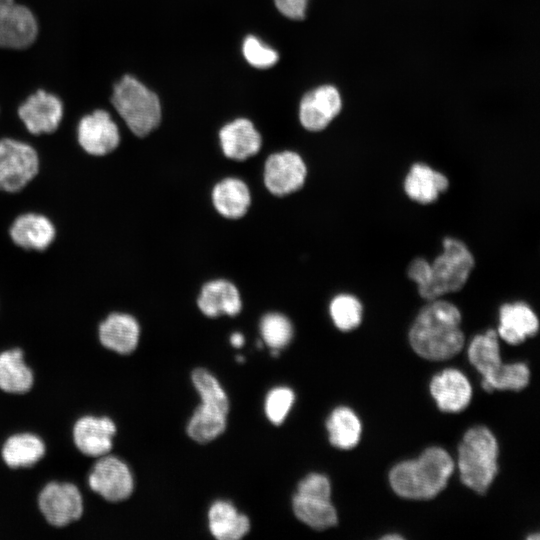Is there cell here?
I'll use <instances>...</instances> for the list:
<instances>
[{"instance_id":"5b68a950","label":"cell","mask_w":540,"mask_h":540,"mask_svg":"<svg viewBox=\"0 0 540 540\" xmlns=\"http://www.w3.org/2000/svg\"><path fill=\"white\" fill-rule=\"evenodd\" d=\"M474 267V258L467 246L455 238L443 241L442 253L429 263L428 277L418 287L419 294L428 300L460 290Z\"/></svg>"},{"instance_id":"f35d334b","label":"cell","mask_w":540,"mask_h":540,"mask_svg":"<svg viewBox=\"0 0 540 540\" xmlns=\"http://www.w3.org/2000/svg\"><path fill=\"white\" fill-rule=\"evenodd\" d=\"M382 539H402V536L400 535H397V534H392V535H385L382 537Z\"/></svg>"},{"instance_id":"4fadbf2b","label":"cell","mask_w":540,"mask_h":540,"mask_svg":"<svg viewBox=\"0 0 540 540\" xmlns=\"http://www.w3.org/2000/svg\"><path fill=\"white\" fill-rule=\"evenodd\" d=\"M18 115L30 133L49 134L59 127L63 105L57 96L39 90L19 107Z\"/></svg>"},{"instance_id":"603a6c76","label":"cell","mask_w":540,"mask_h":540,"mask_svg":"<svg viewBox=\"0 0 540 540\" xmlns=\"http://www.w3.org/2000/svg\"><path fill=\"white\" fill-rule=\"evenodd\" d=\"M198 307L210 318L221 315L235 316L242 307L237 288L227 280H213L206 283L198 297Z\"/></svg>"},{"instance_id":"6da1fadb","label":"cell","mask_w":540,"mask_h":540,"mask_svg":"<svg viewBox=\"0 0 540 540\" xmlns=\"http://www.w3.org/2000/svg\"><path fill=\"white\" fill-rule=\"evenodd\" d=\"M460 323L461 314L455 305L433 299L417 315L409 332L410 344L427 360H447L463 348L465 339Z\"/></svg>"},{"instance_id":"2e32d148","label":"cell","mask_w":540,"mask_h":540,"mask_svg":"<svg viewBox=\"0 0 540 540\" xmlns=\"http://www.w3.org/2000/svg\"><path fill=\"white\" fill-rule=\"evenodd\" d=\"M430 392L443 412L455 413L464 410L472 396L471 385L466 376L456 369H445L430 382Z\"/></svg>"},{"instance_id":"8992f818","label":"cell","mask_w":540,"mask_h":540,"mask_svg":"<svg viewBox=\"0 0 540 540\" xmlns=\"http://www.w3.org/2000/svg\"><path fill=\"white\" fill-rule=\"evenodd\" d=\"M111 102L128 128L138 137L148 135L161 120L157 95L130 75L114 86Z\"/></svg>"},{"instance_id":"d590c367","label":"cell","mask_w":540,"mask_h":540,"mask_svg":"<svg viewBox=\"0 0 540 540\" xmlns=\"http://www.w3.org/2000/svg\"><path fill=\"white\" fill-rule=\"evenodd\" d=\"M307 0H275L277 9L286 17L301 20L305 16Z\"/></svg>"},{"instance_id":"d4e9b609","label":"cell","mask_w":540,"mask_h":540,"mask_svg":"<svg viewBox=\"0 0 540 540\" xmlns=\"http://www.w3.org/2000/svg\"><path fill=\"white\" fill-rule=\"evenodd\" d=\"M211 534L218 540H238L250 530L248 517L239 513L229 501H215L208 511Z\"/></svg>"},{"instance_id":"44dd1931","label":"cell","mask_w":540,"mask_h":540,"mask_svg":"<svg viewBox=\"0 0 540 540\" xmlns=\"http://www.w3.org/2000/svg\"><path fill=\"white\" fill-rule=\"evenodd\" d=\"M219 137L224 155L234 160H245L261 148L260 134L253 123L245 118L226 124L220 130Z\"/></svg>"},{"instance_id":"ffe728a7","label":"cell","mask_w":540,"mask_h":540,"mask_svg":"<svg viewBox=\"0 0 540 540\" xmlns=\"http://www.w3.org/2000/svg\"><path fill=\"white\" fill-rule=\"evenodd\" d=\"M499 336L511 345L522 343L534 336L539 329V321L533 310L523 302L507 303L500 307Z\"/></svg>"},{"instance_id":"1f68e13d","label":"cell","mask_w":540,"mask_h":540,"mask_svg":"<svg viewBox=\"0 0 540 540\" xmlns=\"http://www.w3.org/2000/svg\"><path fill=\"white\" fill-rule=\"evenodd\" d=\"M260 332L263 341L271 349L286 347L293 338V326L290 320L280 313H268L260 322Z\"/></svg>"},{"instance_id":"e575fe53","label":"cell","mask_w":540,"mask_h":540,"mask_svg":"<svg viewBox=\"0 0 540 540\" xmlns=\"http://www.w3.org/2000/svg\"><path fill=\"white\" fill-rule=\"evenodd\" d=\"M296 494L331 499V484L325 475L312 473L299 482Z\"/></svg>"},{"instance_id":"7402d4cb","label":"cell","mask_w":540,"mask_h":540,"mask_svg":"<svg viewBox=\"0 0 540 540\" xmlns=\"http://www.w3.org/2000/svg\"><path fill=\"white\" fill-rule=\"evenodd\" d=\"M45 454L44 440L31 432H19L8 436L0 449L4 464L11 469L32 467L42 460Z\"/></svg>"},{"instance_id":"f1b7e54d","label":"cell","mask_w":540,"mask_h":540,"mask_svg":"<svg viewBox=\"0 0 540 540\" xmlns=\"http://www.w3.org/2000/svg\"><path fill=\"white\" fill-rule=\"evenodd\" d=\"M227 426V414L201 403L187 425L188 436L198 443H208L220 436Z\"/></svg>"},{"instance_id":"30bf717a","label":"cell","mask_w":540,"mask_h":540,"mask_svg":"<svg viewBox=\"0 0 540 540\" xmlns=\"http://www.w3.org/2000/svg\"><path fill=\"white\" fill-rule=\"evenodd\" d=\"M117 433L116 423L108 416L84 415L78 418L71 429L76 449L84 456L99 458L113 449Z\"/></svg>"},{"instance_id":"74e56055","label":"cell","mask_w":540,"mask_h":540,"mask_svg":"<svg viewBox=\"0 0 540 540\" xmlns=\"http://www.w3.org/2000/svg\"><path fill=\"white\" fill-rule=\"evenodd\" d=\"M14 3V0H0V13Z\"/></svg>"},{"instance_id":"cb8c5ba5","label":"cell","mask_w":540,"mask_h":540,"mask_svg":"<svg viewBox=\"0 0 540 540\" xmlns=\"http://www.w3.org/2000/svg\"><path fill=\"white\" fill-rule=\"evenodd\" d=\"M448 186L449 181L444 174L423 163L414 164L404 182L408 197L421 204L434 202Z\"/></svg>"},{"instance_id":"484cf974","label":"cell","mask_w":540,"mask_h":540,"mask_svg":"<svg viewBox=\"0 0 540 540\" xmlns=\"http://www.w3.org/2000/svg\"><path fill=\"white\" fill-rule=\"evenodd\" d=\"M212 200L216 210L231 219L244 216L251 202L247 185L236 178H226L216 184Z\"/></svg>"},{"instance_id":"8fae6325","label":"cell","mask_w":540,"mask_h":540,"mask_svg":"<svg viewBox=\"0 0 540 540\" xmlns=\"http://www.w3.org/2000/svg\"><path fill=\"white\" fill-rule=\"evenodd\" d=\"M307 169L300 155L283 151L270 155L264 166V183L274 195L283 196L300 189Z\"/></svg>"},{"instance_id":"d6a6232c","label":"cell","mask_w":540,"mask_h":540,"mask_svg":"<svg viewBox=\"0 0 540 540\" xmlns=\"http://www.w3.org/2000/svg\"><path fill=\"white\" fill-rule=\"evenodd\" d=\"M295 400V395L289 387L271 389L265 399V414L274 425H280L286 419Z\"/></svg>"},{"instance_id":"5bb4252c","label":"cell","mask_w":540,"mask_h":540,"mask_svg":"<svg viewBox=\"0 0 540 540\" xmlns=\"http://www.w3.org/2000/svg\"><path fill=\"white\" fill-rule=\"evenodd\" d=\"M342 101L332 85H323L308 92L301 100L299 119L309 131H320L339 114Z\"/></svg>"},{"instance_id":"f546056e","label":"cell","mask_w":540,"mask_h":540,"mask_svg":"<svg viewBox=\"0 0 540 540\" xmlns=\"http://www.w3.org/2000/svg\"><path fill=\"white\" fill-rule=\"evenodd\" d=\"M191 378L201 397V403L228 414V397L218 380L208 370L197 368L192 372Z\"/></svg>"},{"instance_id":"d6986e66","label":"cell","mask_w":540,"mask_h":540,"mask_svg":"<svg viewBox=\"0 0 540 540\" xmlns=\"http://www.w3.org/2000/svg\"><path fill=\"white\" fill-rule=\"evenodd\" d=\"M35 383L32 368L26 363L21 348L0 352V391L8 395H25Z\"/></svg>"},{"instance_id":"ac0fdd59","label":"cell","mask_w":540,"mask_h":540,"mask_svg":"<svg viewBox=\"0 0 540 540\" xmlns=\"http://www.w3.org/2000/svg\"><path fill=\"white\" fill-rule=\"evenodd\" d=\"M9 234L15 245L25 250L44 251L55 238V227L44 215L26 213L12 223Z\"/></svg>"},{"instance_id":"83f0119b","label":"cell","mask_w":540,"mask_h":540,"mask_svg":"<svg viewBox=\"0 0 540 540\" xmlns=\"http://www.w3.org/2000/svg\"><path fill=\"white\" fill-rule=\"evenodd\" d=\"M331 445L348 450L355 447L361 436V423L357 415L348 407L335 408L326 421Z\"/></svg>"},{"instance_id":"e0dca14e","label":"cell","mask_w":540,"mask_h":540,"mask_svg":"<svg viewBox=\"0 0 540 540\" xmlns=\"http://www.w3.org/2000/svg\"><path fill=\"white\" fill-rule=\"evenodd\" d=\"M98 338L104 348L120 355H128L138 346L140 326L133 316L114 312L99 324Z\"/></svg>"},{"instance_id":"7a4b0ae2","label":"cell","mask_w":540,"mask_h":540,"mask_svg":"<svg viewBox=\"0 0 540 540\" xmlns=\"http://www.w3.org/2000/svg\"><path fill=\"white\" fill-rule=\"evenodd\" d=\"M454 462L447 451L432 446L414 460L395 465L389 473L393 491L411 500H428L438 495L447 485Z\"/></svg>"},{"instance_id":"8d00e7d4","label":"cell","mask_w":540,"mask_h":540,"mask_svg":"<svg viewBox=\"0 0 540 540\" xmlns=\"http://www.w3.org/2000/svg\"><path fill=\"white\" fill-rule=\"evenodd\" d=\"M244 340V336L239 332H235L230 336V342L236 348L241 347L244 344Z\"/></svg>"},{"instance_id":"52a82bcc","label":"cell","mask_w":540,"mask_h":540,"mask_svg":"<svg viewBox=\"0 0 540 540\" xmlns=\"http://www.w3.org/2000/svg\"><path fill=\"white\" fill-rule=\"evenodd\" d=\"M38 510L52 527L63 528L81 519L84 500L77 485L71 482L51 481L37 496Z\"/></svg>"},{"instance_id":"7c38bea8","label":"cell","mask_w":540,"mask_h":540,"mask_svg":"<svg viewBox=\"0 0 540 540\" xmlns=\"http://www.w3.org/2000/svg\"><path fill=\"white\" fill-rule=\"evenodd\" d=\"M78 142L88 154L104 156L118 147L120 134L108 112L95 110L80 120Z\"/></svg>"},{"instance_id":"4316f807","label":"cell","mask_w":540,"mask_h":540,"mask_svg":"<svg viewBox=\"0 0 540 540\" xmlns=\"http://www.w3.org/2000/svg\"><path fill=\"white\" fill-rule=\"evenodd\" d=\"M292 506L295 516L315 530L328 529L338 522L337 512L331 499L295 494Z\"/></svg>"},{"instance_id":"9c48e42d","label":"cell","mask_w":540,"mask_h":540,"mask_svg":"<svg viewBox=\"0 0 540 540\" xmlns=\"http://www.w3.org/2000/svg\"><path fill=\"white\" fill-rule=\"evenodd\" d=\"M87 484L92 492L111 503L127 500L134 490V478L128 465L108 454L93 464Z\"/></svg>"},{"instance_id":"836d02e7","label":"cell","mask_w":540,"mask_h":540,"mask_svg":"<svg viewBox=\"0 0 540 540\" xmlns=\"http://www.w3.org/2000/svg\"><path fill=\"white\" fill-rule=\"evenodd\" d=\"M243 55L245 59L256 68H268L278 60L275 50L265 46L255 36H248L243 42Z\"/></svg>"},{"instance_id":"9a60e30c","label":"cell","mask_w":540,"mask_h":540,"mask_svg":"<svg viewBox=\"0 0 540 540\" xmlns=\"http://www.w3.org/2000/svg\"><path fill=\"white\" fill-rule=\"evenodd\" d=\"M38 32L32 12L15 2L0 13V47L23 49L30 46Z\"/></svg>"},{"instance_id":"277c9868","label":"cell","mask_w":540,"mask_h":540,"mask_svg":"<svg viewBox=\"0 0 540 540\" xmlns=\"http://www.w3.org/2000/svg\"><path fill=\"white\" fill-rule=\"evenodd\" d=\"M498 444L492 432L484 426L466 431L458 448L461 480L474 492L484 495L497 472Z\"/></svg>"},{"instance_id":"4dcf8cb0","label":"cell","mask_w":540,"mask_h":540,"mask_svg":"<svg viewBox=\"0 0 540 540\" xmlns=\"http://www.w3.org/2000/svg\"><path fill=\"white\" fill-rule=\"evenodd\" d=\"M329 311L333 323L342 331L355 329L362 320V305L356 297L349 294L334 297Z\"/></svg>"},{"instance_id":"3957f363","label":"cell","mask_w":540,"mask_h":540,"mask_svg":"<svg viewBox=\"0 0 540 540\" xmlns=\"http://www.w3.org/2000/svg\"><path fill=\"white\" fill-rule=\"evenodd\" d=\"M468 357L482 375V387L488 392L519 391L529 383L530 371L526 364L502 363L498 337L494 330H488L485 334L473 338L468 348Z\"/></svg>"},{"instance_id":"ba28073f","label":"cell","mask_w":540,"mask_h":540,"mask_svg":"<svg viewBox=\"0 0 540 540\" xmlns=\"http://www.w3.org/2000/svg\"><path fill=\"white\" fill-rule=\"evenodd\" d=\"M38 170L39 159L32 146L9 138L0 140V191L22 190Z\"/></svg>"}]
</instances>
